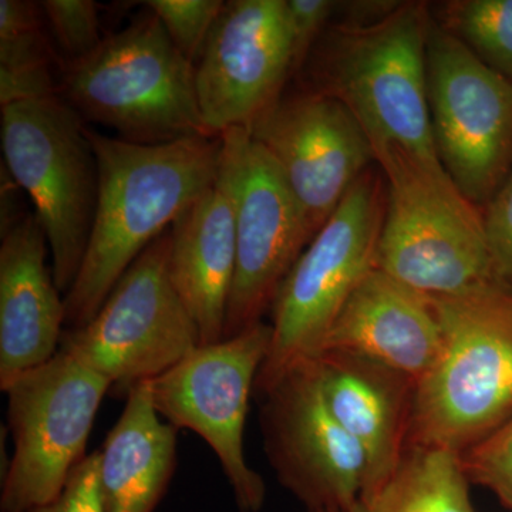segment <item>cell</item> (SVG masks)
Returning a JSON list of instances; mask_svg holds the SVG:
<instances>
[{
    "mask_svg": "<svg viewBox=\"0 0 512 512\" xmlns=\"http://www.w3.org/2000/svg\"><path fill=\"white\" fill-rule=\"evenodd\" d=\"M35 212L2 235L0 245V389L59 353L66 306Z\"/></svg>",
    "mask_w": 512,
    "mask_h": 512,
    "instance_id": "obj_16",
    "label": "cell"
},
{
    "mask_svg": "<svg viewBox=\"0 0 512 512\" xmlns=\"http://www.w3.org/2000/svg\"><path fill=\"white\" fill-rule=\"evenodd\" d=\"M170 228L138 256L89 323L64 330L60 350L104 377L110 393L127 397L201 346L171 281Z\"/></svg>",
    "mask_w": 512,
    "mask_h": 512,
    "instance_id": "obj_8",
    "label": "cell"
},
{
    "mask_svg": "<svg viewBox=\"0 0 512 512\" xmlns=\"http://www.w3.org/2000/svg\"><path fill=\"white\" fill-rule=\"evenodd\" d=\"M468 484L461 454L407 447L402 464L383 487L330 512H476Z\"/></svg>",
    "mask_w": 512,
    "mask_h": 512,
    "instance_id": "obj_21",
    "label": "cell"
},
{
    "mask_svg": "<svg viewBox=\"0 0 512 512\" xmlns=\"http://www.w3.org/2000/svg\"><path fill=\"white\" fill-rule=\"evenodd\" d=\"M387 204L376 268L427 296L466 295L494 284L483 212L443 165L400 147L375 151Z\"/></svg>",
    "mask_w": 512,
    "mask_h": 512,
    "instance_id": "obj_4",
    "label": "cell"
},
{
    "mask_svg": "<svg viewBox=\"0 0 512 512\" xmlns=\"http://www.w3.org/2000/svg\"><path fill=\"white\" fill-rule=\"evenodd\" d=\"M431 9L437 25L512 84V0H448Z\"/></svg>",
    "mask_w": 512,
    "mask_h": 512,
    "instance_id": "obj_22",
    "label": "cell"
},
{
    "mask_svg": "<svg viewBox=\"0 0 512 512\" xmlns=\"http://www.w3.org/2000/svg\"><path fill=\"white\" fill-rule=\"evenodd\" d=\"M28 512H104L100 490V451L89 454L55 500Z\"/></svg>",
    "mask_w": 512,
    "mask_h": 512,
    "instance_id": "obj_28",
    "label": "cell"
},
{
    "mask_svg": "<svg viewBox=\"0 0 512 512\" xmlns=\"http://www.w3.org/2000/svg\"><path fill=\"white\" fill-rule=\"evenodd\" d=\"M440 345L441 326L430 296L375 266L349 296L322 352L369 357L417 383L433 365Z\"/></svg>",
    "mask_w": 512,
    "mask_h": 512,
    "instance_id": "obj_18",
    "label": "cell"
},
{
    "mask_svg": "<svg viewBox=\"0 0 512 512\" xmlns=\"http://www.w3.org/2000/svg\"><path fill=\"white\" fill-rule=\"evenodd\" d=\"M110 383L59 350L6 389L13 453L3 473L0 511L28 512L55 500L87 443Z\"/></svg>",
    "mask_w": 512,
    "mask_h": 512,
    "instance_id": "obj_10",
    "label": "cell"
},
{
    "mask_svg": "<svg viewBox=\"0 0 512 512\" xmlns=\"http://www.w3.org/2000/svg\"><path fill=\"white\" fill-rule=\"evenodd\" d=\"M99 167L92 234L64 295L67 329L82 328L148 245L217 181L221 137L137 144L87 128Z\"/></svg>",
    "mask_w": 512,
    "mask_h": 512,
    "instance_id": "obj_1",
    "label": "cell"
},
{
    "mask_svg": "<svg viewBox=\"0 0 512 512\" xmlns=\"http://www.w3.org/2000/svg\"><path fill=\"white\" fill-rule=\"evenodd\" d=\"M485 238L498 282L512 292V168L483 211Z\"/></svg>",
    "mask_w": 512,
    "mask_h": 512,
    "instance_id": "obj_26",
    "label": "cell"
},
{
    "mask_svg": "<svg viewBox=\"0 0 512 512\" xmlns=\"http://www.w3.org/2000/svg\"><path fill=\"white\" fill-rule=\"evenodd\" d=\"M426 74L437 157L458 190L484 208L512 168V84L434 19Z\"/></svg>",
    "mask_w": 512,
    "mask_h": 512,
    "instance_id": "obj_11",
    "label": "cell"
},
{
    "mask_svg": "<svg viewBox=\"0 0 512 512\" xmlns=\"http://www.w3.org/2000/svg\"><path fill=\"white\" fill-rule=\"evenodd\" d=\"M272 342L271 323L192 350L148 382L158 414L175 429L194 431L214 451L239 512L264 508L266 485L245 456L249 400Z\"/></svg>",
    "mask_w": 512,
    "mask_h": 512,
    "instance_id": "obj_9",
    "label": "cell"
},
{
    "mask_svg": "<svg viewBox=\"0 0 512 512\" xmlns=\"http://www.w3.org/2000/svg\"><path fill=\"white\" fill-rule=\"evenodd\" d=\"M5 167L28 192L45 231L57 289L72 288L92 234L99 167L87 127L63 97L2 107Z\"/></svg>",
    "mask_w": 512,
    "mask_h": 512,
    "instance_id": "obj_7",
    "label": "cell"
},
{
    "mask_svg": "<svg viewBox=\"0 0 512 512\" xmlns=\"http://www.w3.org/2000/svg\"><path fill=\"white\" fill-rule=\"evenodd\" d=\"M430 299L441 345L414 387L407 443L463 454L512 417V292Z\"/></svg>",
    "mask_w": 512,
    "mask_h": 512,
    "instance_id": "obj_3",
    "label": "cell"
},
{
    "mask_svg": "<svg viewBox=\"0 0 512 512\" xmlns=\"http://www.w3.org/2000/svg\"><path fill=\"white\" fill-rule=\"evenodd\" d=\"M146 8L163 23L177 49L191 63L200 59L208 36L220 18L222 0H148Z\"/></svg>",
    "mask_w": 512,
    "mask_h": 512,
    "instance_id": "obj_24",
    "label": "cell"
},
{
    "mask_svg": "<svg viewBox=\"0 0 512 512\" xmlns=\"http://www.w3.org/2000/svg\"><path fill=\"white\" fill-rule=\"evenodd\" d=\"M40 5L50 35L63 55L62 64L79 62L103 42L99 9L93 0H45Z\"/></svg>",
    "mask_w": 512,
    "mask_h": 512,
    "instance_id": "obj_23",
    "label": "cell"
},
{
    "mask_svg": "<svg viewBox=\"0 0 512 512\" xmlns=\"http://www.w3.org/2000/svg\"><path fill=\"white\" fill-rule=\"evenodd\" d=\"M99 451L104 512L156 511L177 468L178 430L158 414L148 382L128 393Z\"/></svg>",
    "mask_w": 512,
    "mask_h": 512,
    "instance_id": "obj_20",
    "label": "cell"
},
{
    "mask_svg": "<svg viewBox=\"0 0 512 512\" xmlns=\"http://www.w3.org/2000/svg\"><path fill=\"white\" fill-rule=\"evenodd\" d=\"M470 483L488 488L512 510V417L461 454Z\"/></svg>",
    "mask_w": 512,
    "mask_h": 512,
    "instance_id": "obj_25",
    "label": "cell"
},
{
    "mask_svg": "<svg viewBox=\"0 0 512 512\" xmlns=\"http://www.w3.org/2000/svg\"><path fill=\"white\" fill-rule=\"evenodd\" d=\"M386 204V178L373 165L292 266L271 306V348L255 393H265L291 367L320 355L349 296L375 268Z\"/></svg>",
    "mask_w": 512,
    "mask_h": 512,
    "instance_id": "obj_6",
    "label": "cell"
},
{
    "mask_svg": "<svg viewBox=\"0 0 512 512\" xmlns=\"http://www.w3.org/2000/svg\"><path fill=\"white\" fill-rule=\"evenodd\" d=\"M248 131L284 175L311 239L376 165L375 150L355 114L326 94L299 87L284 93Z\"/></svg>",
    "mask_w": 512,
    "mask_h": 512,
    "instance_id": "obj_14",
    "label": "cell"
},
{
    "mask_svg": "<svg viewBox=\"0 0 512 512\" xmlns=\"http://www.w3.org/2000/svg\"><path fill=\"white\" fill-rule=\"evenodd\" d=\"M265 453L279 483L308 512L339 511L363 493L362 448L330 412L316 357L261 394Z\"/></svg>",
    "mask_w": 512,
    "mask_h": 512,
    "instance_id": "obj_13",
    "label": "cell"
},
{
    "mask_svg": "<svg viewBox=\"0 0 512 512\" xmlns=\"http://www.w3.org/2000/svg\"><path fill=\"white\" fill-rule=\"evenodd\" d=\"M431 20L427 3L402 2L369 25L329 26L296 74L299 89L342 101L373 150L400 147L440 163L427 101Z\"/></svg>",
    "mask_w": 512,
    "mask_h": 512,
    "instance_id": "obj_2",
    "label": "cell"
},
{
    "mask_svg": "<svg viewBox=\"0 0 512 512\" xmlns=\"http://www.w3.org/2000/svg\"><path fill=\"white\" fill-rule=\"evenodd\" d=\"M316 360L330 412L365 456L360 497H366L394 476L406 456L416 382L352 352L328 350Z\"/></svg>",
    "mask_w": 512,
    "mask_h": 512,
    "instance_id": "obj_17",
    "label": "cell"
},
{
    "mask_svg": "<svg viewBox=\"0 0 512 512\" xmlns=\"http://www.w3.org/2000/svg\"><path fill=\"white\" fill-rule=\"evenodd\" d=\"M339 2L332 0H285L286 19L291 33L293 76L329 28V20L338 12Z\"/></svg>",
    "mask_w": 512,
    "mask_h": 512,
    "instance_id": "obj_27",
    "label": "cell"
},
{
    "mask_svg": "<svg viewBox=\"0 0 512 512\" xmlns=\"http://www.w3.org/2000/svg\"><path fill=\"white\" fill-rule=\"evenodd\" d=\"M171 281L190 312L201 345L224 338L237 268L235 214L227 184L217 181L170 228Z\"/></svg>",
    "mask_w": 512,
    "mask_h": 512,
    "instance_id": "obj_19",
    "label": "cell"
},
{
    "mask_svg": "<svg viewBox=\"0 0 512 512\" xmlns=\"http://www.w3.org/2000/svg\"><path fill=\"white\" fill-rule=\"evenodd\" d=\"M220 177L234 204L237 268L224 338L262 322L311 237L284 175L247 128L221 134ZM222 338V339H224Z\"/></svg>",
    "mask_w": 512,
    "mask_h": 512,
    "instance_id": "obj_12",
    "label": "cell"
},
{
    "mask_svg": "<svg viewBox=\"0 0 512 512\" xmlns=\"http://www.w3.org/2000/svg\"><path fill=\"white\" fill-rule=\"evenodd\" d=\"M293 76L285 0H229L195 63L202 121L212 137L248 128Z\"/></svg>",
    "mask_w": 512,
    "mask_h": 512,
    "instance_id": "obj_15",
    "label": "cell"
},
{
    "mask_svg": "<svg viewBox=\"0 0 512 512\" xmlns=\"http://www.w3.org/2000/svg\"><path fill=\"white\" fill-rule=\"evenodd\" d=\"M59 96L83 120L130 143L212 137L198 104L195 64L153 12L104 37L92 55L62 64Z\"/></svg>",
    "mask_w": 512,
    "mask_h": 512,
    "instance_id": "obj_5",
    "label": "cell"
}]
</instances>
